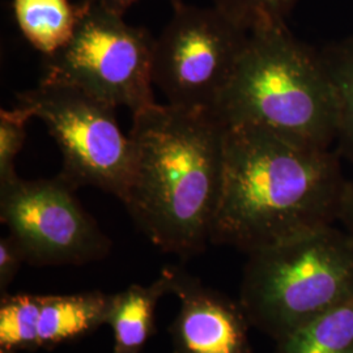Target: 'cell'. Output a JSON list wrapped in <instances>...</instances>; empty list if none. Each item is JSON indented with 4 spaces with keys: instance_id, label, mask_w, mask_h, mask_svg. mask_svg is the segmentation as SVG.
I'll list each match as a JSON object with an SVG mask.
<instances>
[{
    "instance_id": "e0dca14e",
    "label": "cell",
    "mask_w": 353,
    "mask_h": 353,
    "mask_svg": "<svg viewBox=\"0 0 353 353\" xmlns=\"http://www.w3.org/2000/svg\"><path fill=\"white\" fill-rule=\"evenodd\" d=\"M26 262L24 254L17 242L8 234L0 239V293L1 297L12 284L21 265Z\"/></svg>"
},
{
    "instance_id": "8fae6325",
    "label": "cell",
    "mask_w": 353,
    "mask_h": 353,
    "mask_svg": "<svg viewBox=\"0 0 353 353\" xmlns=\"http://www.w3.org/2000/svg\"><path fill=\"white\" fill-rule=\"evenodd\" d=\"M170 293V276L165 267L150 285L134 284L112 296L108 322L113 330L112 353H141L154 334L159 301Z\"/></svg>"
},
{
    "instance_id": "3957f363",
    "label": "cell",
    "mask_w": 353,
    "mask_h": 353,
    "mask_svg": "<svg viewBox=\"0 0 353 353\" xmlns=\"http://www.w3.org/2000/svg\"><path fill=\"white\" fill-rule=\"evenodd\" d=\"M214 113L225 126L262 127L318 148L336 140V102L321 51L294 37L287 23L250 32Z\"/></svg>"
},
{
    "instance_id": "277c9868",
    "label": "cell",
    "mask_w": 353,
    "mask_h": 353,
    "mask_svg": "<svg viewBox=\"0 0 353 353\" xmlns=\"http://www.w3.org/2000/svg\"><path fill=\"white\" fill-rule=\"evenodd\" d=\"M353 296V239L334 225L248 254L240 301L276 341Z\"/></svg>"
},
{
    "instance_id": "5b68a950",
    "label": "cell",
    "mask_w": 353,
    "mask_h": 353,
    "mask_svg": "<svg viewBox=\"0 0 353 353\" xmlns=\"http://www.w3.org/2000/svg\"><path fill=\"white\" fill-rule=\"evenodd\" d=\"M154 39L140 26L96 0L81 1V14L71 39L45 57L41 83L80 89L114 108L132 114L151 106Z\"/></svg>"
},
{
    "instance_id": "4fadbf2b",
    "label": "cell",
    "mask_w": 353,
    "mask_h": 353,
    "mask_svg": "<svg viewBox=\"0 0 353 353\" xmlns=\"http://www.w3.org/2000/svg\"><path fill=\"white\" fill-rule=\"evenodd\" d=\"M275 353H353V296L278 339Z\"/></svg>"
},
{
    "instance_id": "ba28073f",
    "label": "cell",
    "mask_w": 353,
    "mask_h": 353,
    "mask_svg": "<svg viewBox=\"0 0 353 353\" xmlns=\"http://www.w3.org/2000/svg\"><path fill=\"white\" fill-rule=\"evenodd\" d=\"M62 176L24 181L0 188V219L26 262L80 265L101 261L112 241L76 199Z\"/></svg>"
},
{
    "instance_id": "6da1fadb",
    "label": "cell",
    "mask_w": 353,
    "mask_h": 353,
    "mask_svg": "<svg viewBox=\"0 0 353 353\" xmlns=\"http://www.w3.org/2000/svg\"><path fill=\"white\" fill-rule=\"evenodd\" d=\"M341 154L252 125L227 126L224 183L211 243L250 252L339 220Z\"/></svg>"
},
{
    "instance_id": "9c48e42d",
    "label": "cell",
    "mask_w": 353,
    "mask_h": 353,
    "mask_svg": "<svg viewBox=\"0 0 353 353\" xmlns=\"http://www.w3.org/2000/svg\"><path fill=\"white\" fill-rule=\"evenodd\" d=\"M113 294H6L0 303V353L52 348L106 325Z\"/></svg>"
},
{
    "instance_id": "7a4b0ae2",
    "label": "cell",
    "mask_w": 353,
    "mask_h": 353,
    "mask_svg": "<svg viewBox=\"0 0 353 353\" xmlns=\"http://www.w3.org/2000/svg\"><path fill=\"white\" fill-rule=\"evenodd\" d=\"M132 115V176L123 204L152 243L189 259L211 243L227 126L214 112L169 103Z\"/></svg>"
},
{
    "instance_id": "5bb4252c",
    "label": "cell",
    "mask_w": 353,
    "mask_h": 353,
    "mask_svg": "<svg viewBox=\"0 0 353 353\" xmlns=\"http://www.w3.org/2000/svg\"><path fill=\"white\" fill-rule=\"evenodd\" d=\"M336 102L338 153L353 163V34L321 50Z\"/></svg>"
},
{
    "instance_id": "ac0fdd59",
    "label": "cell",
    "mask_w": 353,
    "mask_h": 353,
    "mask_svg": "<svg viewBox=\"0 0 353 353\" xmlns=\"http://www.w3.org/2000/svg\"><path fill=\"white\" fill-rule=\"evenodd\" d=\"M338 221H341L344 230L353 239V179L347 182Z\"/></svg>"
},
{
    "instance_id": "8992f818",
    "label": "cell",
    "mask_w": 353,
    "mask_h": 353,
    "mask_svg": "<svg viewBox=\"0 0 353 353\" xmlns=\"http://www.w3.org/2000/svg\"><path fill=\"white\" fill-rule=\"evenodd\" d=\"M17 105L41 119L63 156L59 176L74 189L93 186L126 199L132 176V141L115 109L80 89L39 83L17 94Z\"/></svg>"
},
{
    "instance_id": "2e32d148",
    "label": "cell",
    "mask_w": 353,
    "mask_h": 353,
    "mask_svg": "<svg viewBox=\"0 0 353 353\" xmlns=\"http://www.w3.org/2000/svg\"><path fill=\"white\" fill-rule=\"evenodd\" d=\"M32 118L20 105L0 112V188L20 178L14 164L26 139V125Z\"/></svg>"
},
{
    "instance_id": "d6986e66",
    "label": "cell",
    "mask_w": 353,
    "mask_h": 353,
    "mask_svg": "<svg viewBox=\"0 0 353 353\" xmlns=\"http://www.w3.org/2000/svg\"><path fill=\"white\" fill-rule=\"evenodd\" d=\"M96 1H99L103 7L112 10L114 12L123 16V13L126 12L127 10L138 0H96ZM172 1H173V4H176L182 0H172Z\"/></svg>"
},
{
    "instance_id": "30bf717a",
    "label": "cell",
    "mask_w": 353,
    "mask_h": 353,
    "mask_svg": "<svg viewBox=\"0 0 353 353\" xmlns=\"http://www.w3.org/2000/svg\"><path fill=\"white\" fill-rule=\"evenodd\" d=\"M179 310L169 327L174 353H252L250 321L240 301L204 285L182 267H166Z\"/></svg>"
},
{
    "instance_id": "52a82bcc",
    "label": "cell",
    "mask_w": 353,
    "mask_h": 353,
    "mask_svg": "<svg viewBox=\"0 0 353 353\" xmlns=\"http://www.w3.org/2000/svg\"><path fill=\"white\" fill-rule=\"evenodd\" d=\"M160 37L154 39L152 77L168 103L191 110L216 112L250 32L216 7L182 1Z\"/></svg>"
},
{
    "instance_id": "7c38bea8",
    "label": "cell",
    "mask_w": 353,
    "mask_h": 353,
    "mask_svg": "<svg viewBox=\"0 0 353 353\" xmlns=\"http://www.w3.org/2000/svg\"><path fill=\"white\" fill-rule=\"evenodd\" d=\"M12 8L24 38L45 57L71 39L81 14V3L70 0H13Z\"/></svg>"
},
{
    "instance_id": "9a60e30c",
    "label": "cell",
    "mask_w": 353,
    "mask_h": 353,
    "mask_svg": "<svg viewBox=\"0 0 353 353\" xmlns=\"http://www.w3.org/2000/svg\"><path fill=\"white\" fill-rule=\"evenodd\" d=\"M297 0H214V7L233 23L252 32L261 26L287 23Z\"/></svg>"
}]
</instances>
